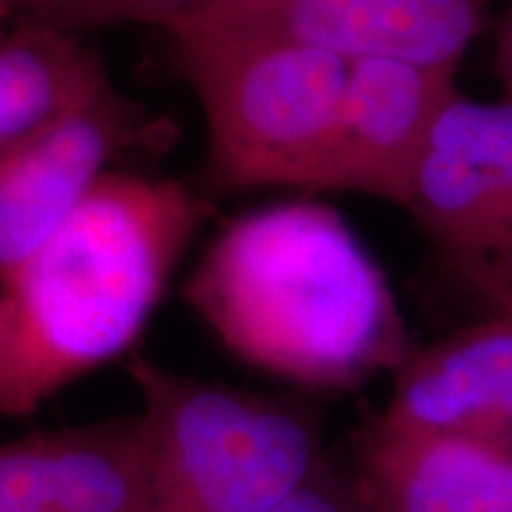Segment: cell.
I'll list each match as a JSON object with an SVG mask.
<instances>
[{"instance_id":"cell-6","label":"cell","mask_w":512,"mask_h":512,"mask_svg":"<svg viewBox=\"0 0 512 512\" xmlns=\"http://www.w3.org/2000/svg\"><path fill=\"white\" fill-rule=\"evenodd\" d=\"M489 0H204L166 27L185 36H268L344 60L396 57L458 69Z\"/></svg>"},{"instance_id":"cell-10","label":"cell","mask_w":512,"mask_h":512,"mask_svg":"<svg viewBox=\"0 0 512 512\" xmlns=\"http://www.w3.org/2000/svg\"><path fill=\"white\" fill-rule=\"evenodd\" d=\"M389 380L375 413L384 425L512 439V316L489 313L413 347Z\"/></svg>"},{"instance_id":"cell-17","label":"cell","mask_w":512,"mask_h":512,"mask_svg":"<svg viewBox=\"0 0 512 512\" xmlns=\"http://www.w3.org/2000/svg\"><path fill=\"white\" fill-rule=\"evenodd\" d=\"M10 12H24L31 19H43V22H57L72 0H5Z\"/></svg>"},{"instance_id":"cell-9","label":"cell","mask_w":512,"mask_h":512,"mask_svg":"<svg viewBox=\"0 0 512 512\" xmlns=\"http://www.w3.org/2000/svg\"><path fill=\"white\" fill-rule=\"evenodd\" d=\"M347 463L370 512H512V439L401 430L373 415Z\"/></svg>"},{"instance_id":"cell-19","label":"cell","mask_w":512,"mask_h":512,"mask_svg":"<svg viewBox=\"0 0 512 512\" xmlns=\"http://www.w3.org/2000/svg\"><path fill=\"white\" fill-rule=\"evenodd\" d=\"M5 15H10V8H8V3H5V0H0V24H3ZM0 29H3V27H0Z\"/></svg>"},{"instance_id":"cell-11","label":"cell","mask_w":512,"mask_h":512,"mask_svg":"<svg viewBox=\"0 0 512 512\" xmlns=\"http://www.w3.org/2000/svg\"><path fill=\"white\" fill-rule=\"evenodd\" d=\"M110 86L102 57L72 29L43 19L0 29V152L46 131Z\"/></svg>"},{"instance_id":"cell-18","label":"cell","mask_w":512,"mask_h":512,"mask_svg":"<svg viewBox=\"0 0 512 512\" xmlns=\"http://www.w3.org/2000/svg\"><path fill=\"white\" fill-rule=\"evenodd\" d=\"M5 318H8V302H5V294H3V290H0V342H3Z\"/></svg>"},{"instance_id":"cell-4","label":"cell","mask_w":512,"mask_h":512,"mask_svg":"<svg viewBox=\"0 0 512 512\" xmlns=\"http://www.w3.org/2000/svg\"><path fill=\"white\" fill-rule=\"evenodd\" d=\"M216 183L335 190L349 60L268 36L174 38Z\"/></svg>"},{"instance_id":"cell-14","label":"cell","mask_w":512,"mask_h":512,"mask_svg":"<svg viewBox=\"0 0 512 512\" xmlns=\"http://www.w3.org/2000/svg\"><path fill=\"white\" fill-rule=\"evenodd\" d=\"M204 0H72L55 24L67 29L107 24H157L166 29L174 19Z\"/></svg>"},{"instance_id":"cell-2","label":"cell","mask_w":512,"mask_h":512,"mask_svg":"<svg viewBox=\"0 0 512 512\" xmlns=\"http://www.w3.org/2000/svg\"><path fill=\"white\" fill-rule=\"evenodd\" d=\"M204 204L171 178L107 171L19 271L0 342V418L36 413L64 387L131 351Z\"/></svg>"},{"instance_id":"cell-7","label":"cell","mask_w":512,"mask_h":512,"mask_svg":"<svg viewBox=\"0 0 512 512\" xmlns=\"http://www.w3.org/2000/svg\"><path fill=\"white\" fill-rule=\"evenodd\" d=\"M145 131L117 88L0 152V285L46 245L91 192L107 164Z\"/></svg>"},{"instance_id":"cell-8","label":"cell","mask_w":512,"mask_h":512,"mask_svg":"<svg viewBox=\"0 0 512 512\" xmlns=\"http://www.w3.org/2000/svg\"><path fill=\"white\" fill-rule=\"evenodd\" d=\"M458 95L451 67L396 57L349 60L337 192H361L406 209L434 126Z\"/></svg>"},{"instance_id":"cell-1","label":"cell","mask_w":512,"mask_h":512,"mask_svg":"<svg viewBox=\"0 0 512 512\" xmlns=\"http://www.w3.org/2000/svg\"><path fill=\"white\" fill-rule=\"evenodd\" d=\"M183 297L230 356L306 392H351L413 349L380 264L342 214L313 200L230 221Z\"/></svg>"},{"instance_id":"cell-5","label":"cell","mask_w":512,"mask_h":512,"mask_svg":"<svg viewBox=\"0 0 512 512\" xmlns=\"http://www.w3.org/2000/svg\"><path fill=\"white\" fill-rule=\"evenodd\" d=\"M451 275L512 316V102L458 95L434 126L406 207Z\"/></svg>"},{"instance_id":"cell-13","label":"cell","mask_w":512,"mask_h":512,"mask_svg":"<svg viewBox=\"0 0 512 512\" xmlns=\"http://www.w3.org/2000/svg\"><path fill=\"white\" fill-rule=\"evenodd\" d=\"M0 512H55L41 432L0 444Z\"/></svg>"},{"instance_id":"cell-12","label":"cell","mask_w":512,"mask_h":512,"mask_svg":"<svg viewBox=\"0 0 512 512\" xmlns=\"http://www.w3.org/2000/svg\"><path fill=\"white\" fill-rule=\"evenodd\" d=\"M55 512H152L140 415L41 432Z\"/></svg>"},{"instance_id":"cell-15","label":"cell","mask_w":512,"mask_h":512,"mask_svg":"<svg viewBox=\"0 0 512 512\" xmlns=\"http://www.w3.org/2000/svg\"><path fill=\"white\" fill-rule=\"evenodd\" d=\"M271 512H370L347 460L325 456L313 475Z\"/></svg>"},{"instance_id":"cell-16","label":"cell","mask_w":512,"mask_h":512,"mask_svg":"<svg viewBox=\"0 0 512 512\" xmlns=\"http://www.w3.org/2000/svg\"><path fill=\"white\" fill-rule=\"evenodd\" d=\"M496 74L503 86V98L512 102V8L503 17L496 43Z\"/></svg>"},{"instance_id":"cell-3","label":"cell","mask_w":512,"mask_h":512,"mask_svg":"<svg viewBox=\"0 0 512 512\" xmlns=\"http://www.w3.org/2000/svg\"><path fill=\"white\" fill-rule=\"evenodd\" d=\"M152 512H271L328 456L311 403L131 358Z\"/></svg>"}]
</instances>
